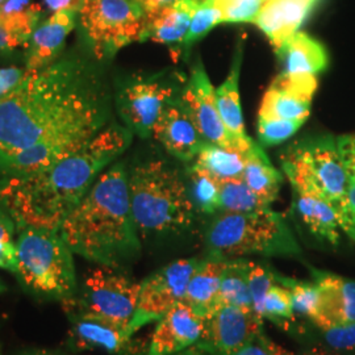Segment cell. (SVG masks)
I'll list each match as a JSON object with an SVG mask.
<instances>
[{
	"mask_svg": "<svg viewBox=\"0 0 355 355\" xmlns=\"http://www.w3.org/2000/svg\"><path fill=\"white\" fill-rule=\"evenodd\" d=\"M60 232L73 253L99 266L120 268L140 255L124 162L103 171L66 216Z\"/></svg>",
	"mask_w": 355,
	"mask_h": 355,
	"instance_id": "cell-3",
	"label": "cell"
},
{
	"mask_svg": "<svg viewBox=\"0 0 355 355\" xmlns=\"http://www.w3.org/2000/svg\"><path fill=\"white\" fill-rule=\"evenodd\" d=\"M321 300L313 324L321 330L355 321V282L340 275L312 270Z\"/></svg>",
	"mask_w": 355,
	"mask_h": 355,
	"instance_id": "cell-17",
	"label": "cell"
},
{
	"mask_svg": "<svg viewBox=\"0 0 355 355\" xmlns=\"http://www.w3.org/2000/svg\"><path fill=\"white\" fill-rule=\"evenodd\" d=\"M132 1L140 7L145 17H149L167 6L174 4L178 0H132Z\"/></svg>",
	"mask_w": 355,
	"mask_h": 355,
	"instance_id": "cell-45",
	"label": "cell"
},
{
	"mask_svg": "<svg viewBox=\"0 0 355 355\" xmlns=\"http://www.w3.org/2000/svg\"><path fill=\"white\" fill-rule=\"evenodd\" d=\"M6 291V286L1 283V280H0V293H3V292Z\"/></svg>",
	"mask_w": 355,
	"mask_h": 355,
	"instance_id": "cell-49",
	"label": "cell"
},
{
	"mask_svg": "<svg viewBox=\"0 0 355 355\" xmlns=\"http://www.w3.org/2000/svg\"><path fill=\"white\" fill-rule=\"evenodd\" d=\"M220 212L246 214L271 208V204L258 196L241 178L220 183Z\"/></svg>",
	"mask_w": 355,
	"mask_h": 355,
	"instance_id": "cell-30",
	"label": "cell"
},
{
	"mask_svg": "<svg viewBox=\"0 0 355 355\" xmlns=\"http://www.w3.org/2000/svg\"><path fill=\"white\" fill-rule=\"evenodd\" d=\"M191 165L220 182L239 179L246 166V153L207 144Z\"/></svg>",
	"mask_w": 355,
	"mask_h": 355,
	"instance_id": "cell-27",
	"label": "cell"
},
{
	"mask_svg": "<svg viewBox=\"0 0 355 355\" xmlns=\"http://www.w3.org/2000/svg\"><path fill=\"white\" fill-rule=\"evenodd\" d=\"M227 263L228 259L224 258L202 259L189 282L182 302L204 320H208L224 305L220 299V283Z\"/></svg>",
	"mask_w": 355,
	"mask_h": 355,
	"instance_id": "cell-22",
	"label": "cell"
},
{
	"mask_svg": "<svg viewBox=\"0 0 355 355\" xmlns=\"http://www.w3.org/2000/svg\"><path fill=\"white\" fill-rule=\"evenodd\" d=\"M179 99L199 132L209 144L245 153L249 150L229 133L218 114L215 89L202 60H198L192 66L190 76L179 94Z\"/></svg>",
	"mask_w": 355,
	"mask_h": 355,
	"instance_id": "cell-12",
	"label": "cell"
},
{
	"mask_svg": "<svg viewBox=\"0 0 355 355\" xmlns=\"http://www.w3.org/2000/svg\"><path fill=\"white\" fill-rule=\"evenodd\" d=\"M26 76V67H0V99L10 94Z\"/></svg>",
	"mask_w": 355,
	"mask_h": 355,
	"instance_id": "cell-43",
	"label": "cell"
},
{
	"mask_svg": "<svg viewBox=\"0 0 355 355\" xmlns=\"http://www.w3.org/2000/svg\"><path fill=\"white\" fill-rule=\"evenodd\" d=\"M295 193V208L308 229L331 245L340 242L338 214L333 204L309 193Z\"/></svg>",
	"mask_w": 355,
	"mask_h": 355,
	"instance_id": "cell-25",
	"label": "cell"
},
{
	"mask_svg": "<svg viewBox=\"0 0 355 355\" xmlns=\"http://www.w3.org/2000/svg\"><path fill=\"white\" fill-rule=\"evenodd\" d=\"M267 0H217L223 10V24L255 23Z\"/></svg>",
	"mask_w": 355,
	"mask_h": 355,
	"instance_id": "cell-37",
	"label": "cell"
},
{
	"mask_svg": "<svg viewBox=\"0 0 355 355\" xmlns=\"http://www.w3.org/2000/svg\"><path fill=\"white\" fill-rule=\"evenodd\" d=\"M242 61L243 45L242 41H240L237 44V49L234 51L228 76L225 80L215 89V99L218 114L221 116L229 133L246 149H250L255 144V141L250 139L249 135L246 133L240 102V74Z\"/></svg>",
	"mask_w": 355,
	"mask_h": 355,
	"instance_id": "cell-23",
	"label": "cell"
},
{
	"mask_svg": "<svg viewBox=\"0 0 355 355\" xmlns=\"http://www.w3.org/2000/svg\"><path fill=\"white\" fill-rule=\"evenodd\" d=\"M44 10L33 0H7L0 10V24L23 38L28 45L40 26Z\"/></svg>",
	"mask_w": 355,
	"mask_h": 355,
	"instance_id": "cell-28",
	"label": "cell"
},
{
	"mask_svg": "<svg viewBox=\"0 0 355 355\" xmlns=\"http://www.w3.org/2000/svg\"><path fill=\"white\" fill-rule=\"evenodd\" d=\"M234 355H293L290 352L280 347L279 345L270 341L262 333L254 341L242 347L239 353Z\"/></svg>",
	"mask_w": 355,
	"mask_h": 355,
	"instance_id": "cell-41",
	"label": "cell"
},
{
	"mask_svg": "<svg viewBox=\"0 0 355 355\" xmlns=\"http://www.w3.org/2000/svg\"><path fill=\"white\" fill-rule=\"evenodd\" d=\"M76 24L78 12L74 11L53 12L41 21L26 45V71L40 70L60 57L66 38Z\"/></svg>",
	"mask_w": 355,
	"mask_h": 355,
	"instance_id": "cell-18",
	"label": "cell"
},
{
	"mask_svg": "<svg viewBox=\"0 0 355 355\" xmlns=\"http://www.w3.org/2000/svg\"><path fill=\"white\" fill-rule=\"evenodd\" d=\"M132 140V130L123 123H110L85 148L58 162L26 175L0 177V204L16 227L60 229Z\"/></svg>",
	"mask_w": 355,
	"mask_h": 355,
	"instance_id": "cell-2",
	"label": "cell"
},
{
	"mask_svg": "<svg viewBox=\"0 0 355 355\" xmlns=\"http://www.w3.org/2000/svg\"><path fill=\"white\" fill-rule=\"evenodd\" d=\"M0 355H3L1 354V349H0Z\"/></svg>",
	"mask_w": 355,
	"mask_h": 355,
	"instance_id": "cell-51",
	"label": "cell"
},
{
	"mask_svg": "<svg viewBox=\"0 0 355 355\" xmlns=\"http://www.w3.org/2000/svg\"><path fill=\"white\" fill-rule=\"evenodd\" d=\"M318 89V76H292L280 73L268 86L259 116L306 120Z\"/></svg>",
	"mask_w": 355,
	"mask_h": 355,
	"instance_id": "cell-15",
	"label": "cell"
},
{
	"mask_svg": "<svg viewBox=\"0 0 355 355\" xmlns=\"http://www.w3.org/2000/svg\"><path fill=\"white\" fill-rule=\"evenodd\" d=\"M327 343L331 347L338 350H354L355 349V321L345 325L331 327L321 330Z\"/></svg>",
	"mask_w": 355,
	"mask_h": 355,
	"instance_id": "cell-40",
	"label": "cell"
},
{
	"mask_svg": "<svg viewBox=\"0 0 355 355\" xmlns=\"http://www.w3.org/2000/svg\"><path fill=\"white\" fill-rule=\"evenodd\" d=\"M263 333V318L253 308L223 305L205 320L196 349L207 354L234 355Z\"/></svg>",
	"mask_w": 355,
	"mask_h": 355,
	"instance_id": "cell-13",
	"label": "cell"
},
{
	"mask_svg": "<svg viewBox=\"0 0 355 355\" xmlns=\"http://www.w3.org/2000/svg\"><path fill=\"white\" fill-rule=\"evenodd\" d=\"M306 120H287L258 114V140L262 146H274L291 139Z\"/></svg>",
	"mask_w": 355,
	"mask_h": 355,
	"instance_id": "cell-35",
	"label": "cell"
},
{
	"mask_svg": "<svg viewBox=\"0 0 355 355\" xmlns=\"http://www.w3.org/2000/svg\"><path fill=\"white\" fill-rule=\"evenodd\" d=\"M241 179L268 204L275 202L283 183L282 174L270 162L259 142H255L246 152V166Z\"/></svg>",
	"mask_w": 355,
	"mask_h": 355,
	"instance_id": "cell-26",
	"label": "cell"
},
{
	"mask_svg": "<svg viewBox=\"0 0 355 355\" xmlns=\"http://www.w3.org/2000/svg\"><path fill=\"white\" fill-rule=\"evenodd\" d=\"M304 355H337V354H331V353H328V352H325V350H321V349H313V350H311V352H308L306 354Z\"/></svg>",
	"mask_w": 355,
	"mask_h": 355,
	"instance_id": "cell-46",
	"label": "cell"
},
{
	"mask_svg": "<svg viewBox=\"0 0 355 355\" xmlns=\"http://www.w3.org/2000/svg\"><path fill=\"white\" fill-rule=\"evenodd\" d=\"M320 0H267L255 26L277 51L287 38L300 31Z\"/></svg>",
	"mask_w": 355,
	"mask_h": 355,
	"instance_id": "cell-19",
	"label": "cell"
},
{
	"mask_svg": "<svg viewBox=\"0 0 355 355\" xmlns=\"http://www.w3.org/2000/svg\"><path fill=\"white\" fill-rule=\"evenodd\" d=\"M186 170L187 186L190 191L191 199L196 211L207 215H215L220 212V180L208 175L202 170L189 164Z\"/></svg>",
	"mask_w": 355,
	"mask_h": 355,
	"instance_id": "cell-31",
	"label": "cell"
},
{
	"mask_svg": "<svg viewBox=\"0 0 355 355\" xmlns=\"http://www.w3.org/2000/svg\"><path fill=\"white\" fill-rule=\"evenodd\" d=\"M283 64V74L292 76H318L328 66L327 49L318 40L299 31L275 51Z\"/></svg>",
	"mask_w": 355,
	"mask_h": 355,
	"instance_id": "cell-24",
	"label": "cell"
},
{
	"mask_svg": "<svg viewBox=\"0 0 355 355\" xmlns=\"http://www.w3.org/2000/svg\"><path fill=\"white\" fill-rule=\"evenodd\" d=\"M140 290L141 283L117 272V268L99 266L91 270L76 293L62 303L67 316L104 318L129 328L137 309Z\"/></svg>",
	"mask_w": 355,
	"mask_h": 355,
	"instance_id": "cell-10",
	"label": "cell"
},
{
	"mask_svg": "<svg viewBox=\"0 0 355 355\" xmlns=\"http://www.w3.org/2000/svg\"><path fill=\"white\" fill-rule=\"evenodd\" d=\"M340 227L355 241V182H350L341 203L336 207Z\"/></svg>",
	"mask_w": 355,
	"mask_h": 355,
	"instance_id": "cell-39",
	"label": "cell"
},
{
	"mask_svg": "<svg viewBox=\"0 0 355 355\" xmlns=\"http://www.w3.org/2000/svg\"><path fill=\"white\" fill-rule=\"evenodd\" d=\"M258 315L284 330L290 329L295 322L291 291L288 287L280 283L279 279L267 293Z\"/></svg>",
	"mask_w": 355,
	"mask_h": 355,
	"instance_id": "cell-32",
	"label": "cell"
},
{
	"mask_svg": "<svg viewBox=\"0 0 355 355\" xmlns=\"http://www.w3.org/2000/svg\"><path fill=\"white\" fill-rule=\"evenodd\" d=\"M15 221L7 212L0 209V268L13 274L17 271V248L13 241Z\"/></svg>",
	"mask_w": 355,
	"mask_h": 355,
	"instance_id": "cell-38",
	"label": "cell"
},
{
	"mask_svg": "<svg viewBox=\"0 0 355 355\" xmlns=\"http://www.w3.org/2000/svg\"><path fill=\"white\" fill-rule=\"evenodd\" d=\"M336 141L350 182H355V135L340 136Z\"/></svg>",
	"mask_w": 355,
	"mask_h": 355,
	"instance_id": "cell-42",
	"label": "cell"
},
{
	"mask_svg": "<svg viewBox=\"0 0 355 355\" xmlns=\"http://www.w3.org/2000/svg\"><path fill=\"white\" fill-rule=\"evenodd\" d=\"M23 355H57L54 353H49V352H44V350H40V352H31V353H26Z\"/></svg>",
	"mask_w": 355,
	"mask_h": 355,
	"instance_id": "cell-47",
	"label": "cell"
},
{
	"mask_svg": "<svg viewBox=\"0 0 355 355\" xmlns=\"http://www.w3.org/2000/svg\"><path fill=\"white\" fill-rule=\"evenodd\" d=\"M199 263L200 261L196 258L178 259L141 283L137 309L128 328L130 337L146 324L159 320L183 300L191 277Z\"/></svg>",
	"mask_w": 355,
	"mask_h": 355,
	"instance_id": "cell-11",
	"label": "cell"
},
{
	"mask_svg": "<svg viewBox=\"0 0 355 355\" xmlns=\"http://www.w3.org/2000/svg\"><path fill=\"white\" fill-rule=\"evenodd\" d=\"M186 80L182 73L168 69L124 78L114 94V107L123 124L141 139L152 137L166 104L180 94Z\"/></svg>",
	"mask_w": 355,
	"mask_h": 355,
	"instance_id": "cell-9",
	"label": "cell"
},
{
	"mask_svg": "<svg viewBox=\"0 0 355 355\" xmlns=\"http://www.w3.org/2000/svg\"><path fill=\"white\" fill-rule=\"evenodd\" d=\"M86 0H44L48 10L53 12L58 11H74L79 13Z\"/></svg>",
	"mask_w": 355,
	"mask_h": 355,
	"instance_id": "cell-44",
	"label": "cell"
},
{
	"mask_svg": "<svg viewBox=\"0 0 355 355\" xmlns=\"http://www.w3.org/2000/svg\"><path fill=\"white\" fill-rule=\"evenodd\" d=\"M249 262L240 258H229L220 283V299L223 304L253 308L248 284Z\"/></svg>",
	"mask_w": 355,
	"mask_h": 355,
	"instance_id": "cell-29",
	"label": "cell"
},
{
	"mask_svg": "<svg viewBox=\"0 0 355 355\" xmlns=\"http://www.w3.org/2000/svg\"><path fill=\"white\" fill-rule=\"evenodd\" d=\"M282 168L293 192L309 193L337 207L350 178L333 136H318L293 144L282 155Z\"/></svg>",
	"mask_w": 355,
	"mask_h": 355,
	"instance_id": "cell-7",
	"label": "cell"
},
{
	"mask_svg": "<svg viewBox=\"0 0 355 355\" xmlns=\"http://www.w3.org/2000/svg\"><path fill=\"white\" fill-rule=\"evenodd\" d=\"M6 1H7V0H0V10H1V7L4 6V3H6Z\"/></svg>",
	"mask_w": 355,
	"mask_h": 355,
	"instance_id": "cell-50",
	"label": "cell"
},
{
	"mask_svg": "<svg viewBox=\"0 0 355 355\" xmlns=\"http://www.w3.org/2000/svg\"><path fill=\"white\" fill-rule=\"evenodd\" d=\"M128 186L141 237L173 236L192 227L196 208L175 166L162 158L141 161L128 168Z\"/></svg>",
	"mask_w": 355,
	"mask_h": 355,
	"instance_id": "cell-4",
	"label": "cell"
},
{
	"mask_svg": "<svg viewBox=\"0 0 355 355\" xmlns=\"http://www.w3.org/2000/svg\"><path fill=\"white\" fill-rule=\"evenodd\" d=\"M17 272L29 291L64 302L78 288L73 252L60 229L17 227Z\"/></svg>",
	"mask_w": 355,
	"mask_h": 355,
	"instance_id": "cell-6",
	"label": "cell"
},
{
	"mask_svg": "<svg viewBox=\"0 0 355 355\" xmlns=\"http://www.w3.org/2000/svg\"><path fill=\"white\" fill-rule=\"evenodd\" d=\"M278 282V275L267 267L249 262L248 284L252 296L254 312L258 315L271 287ZM259 316V315H258Z\"/></svg>",
	"mask_w": 355,
	"mask_h": 355,
	"instance_id": "cell-36",
	"label": "cell"
},
{
	"mask_svg": "<svg viewBox=\"0 0 355 355\" xmlns=\"http://www.w3.org/2000/svg\"><path fill=\"white\" fill-rule=\"evenodd\" d=\"M153 139L168 155L189 165L209 144L192 121L179 95L167 103L153 129Z\"/></svg>",
	"mask_w": 355,
	"mask_h": 355,
	"instance_id": "cell-14",
	"label": "cell"
},
{
	"mask_svg": "<svg viewBox=\"0 0 355 355\" xmlns=\"http://www.w3.org/2000/svg\"><path fill=\"white\" fill-rule=\"evenodd\" d=\"M184 355H211V354H207V353H204V352H200V350H192V352H187L186 354Z\"/></svg>",
	"mask_w": 355,
	"mask_h": 355,
	"instance_id": "cell-48",
	"label": "cell"
},
{
	"mask_svg": "<svg viewBox=\"0 0 355 355\" xmlns=\"http://www.w3.org/2000/svg\"><path fill=\"white\" fill-rule=\"evenodd\" d=\"M209 257L239 258L258 254L266 257H296L300 245L283 216L271 208L232 214L218 212L205 234Z\"/></svg>",
	"mask_w": 355,
	"mask_h": 355,
	"instance_id": "cell-5",
	"label": "cell"
},
{
	"mask_svg": "<svg viewBox=\"0 0 355 355\" xmlns=\"http://www.w3.org/2000/svg\"><path fill=\"white\" fill-rule=\"evenodd\" d=\"M205 320L183 302L168 309L158 320L146 355H174L203 337Z\"/></svg>",
	"mask_w": 355,
	"mask_h": 355,
	"instance_id": "cell-16",
	"label": "cell"
},
{
	"mask_svg": "<svg viewBox=\"0 0 355 355\" xmlns=\"http://www.w3.org/2000/svg\"><path fill=\"white\" fill-rule=\"evenodd\" d=\"M145 23V15L132 0H86L78 13L83 42L101 64L128 45L141 42Z\"/></svg>",
	"mask_w": 355,
	"mask_h": 355,
	"instance_id": "cell-8",
	"label": "cell"
},
{
	"mask_svg": "<svg viewBox=\"0 0 355 355\" xmlns=\"http://www.w3.org/2000/svg\"><path fill=\"white\" fill-rule=\"evenodd\" d=\"M70 318V345L79 350H103L124 354L130 345L128 328L104 318L76 315Z\"/></svg>",
	"mask_w": 355,
	"mask_h": 355,
	"instance_id": "cell-20",
	"label": "cell"
},
{
	"mask_svg": "<svg viewBox=\"0 0 355 355\" xmlns=\"http://www.w3.org/2000/svg\"><path fill=\"white\" fill-rule=\"evenodd\" d=\"M111 89L101 62L62 54L0 99V158L17 175L41 170L85 148L111 116Z\"/></svg>",
	"mask_w": 355,
	"mask_h": 355,
	"instance_id": "cell-1",
	"label": "cell"
},
{
	"mask_svg": "<svg viewBox=\"0 0 355 355\" xmlns=\"http://www.w3.org/2000/svg\"><path fill=\"white\" fill-rule=\"evenodd\" d=\"M220 24H223V10L217 0H202L192 16L190 31L182 48L183 58L187 60L191 48Z\"/></svg>",
	"mask_w": 355,
	"mask_h": 355,
	"instance_id": "cell-33",
	"label": "cell"
},
{
	"mask_svg": "<svg viewBox=\"0 0 355 355\" xmlns=\"http://www.w3.org/2000/svg\"><path fill=\"white\" fill-rule=\"evenodd\" d=\"M278 279L291 291L295 313L311 320L315 318L320 306V300H321V292L318 284L302 282V280L290 279L279 275H278Z\"/></svg>",
	"mask_w": 355,
	"mask_h": 355,
	"instance_id": "cell-34",
	"label": "cell"
},
{
	"mask_svg": "<svg viewBox=\"0 0 355 355\" xmlns=\"http://www.w3.org/2000/svg\"><path fill=\"white\" fill-rule=\"evenodd\" d=\"M202 0H178L146 17L142 41H154L182 55L184 40L190 31L192 16Z\"/></svg>",
	"mask_w": 355,
	"mask_h": 355,
	"instance_id": "cell-21",
	"label": "cell"
}]
</instances>
